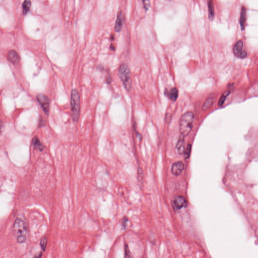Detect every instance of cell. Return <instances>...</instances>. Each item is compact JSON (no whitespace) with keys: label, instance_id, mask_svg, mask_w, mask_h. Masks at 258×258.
Masks as SVG:
<instances>
[{"label":"cell","instance_id":"cell-1","mask_svg":"<svg viewBox=\"0 0 258 258\" xmlns=\"http://www.w3.org/2000/svg\"><path fill=\"white\" fill-rule=\"evenodd\" d=\"M13 230L18 243H23L27 240L28 228L23 220L20 218H16L14 223Z\"/></svg>","mask_w":258,"mask_h":258},{"label":"cell","instance_id":"cell-2","mask_svg":"<svg viewBox=\"0 0 258 258\" xmlns=\"http://www.w3.org/2000/svg\"><path fill=\"white\" fill-rule=\"evenodd\" d=\"M194 121V114L192 112L184 113L179 121V131L181 135L188 136L193 128Z\"/></svg>","mask_w":258,"mask_h":258},{"label":"cell","instance_id":"cell-3","mask_svg":"<svg viewBox=\"0 0 258 258\" xmlns=\"http://www.w3.org/2000/svg\"><path fill=\"white\" fill-rule=\"evenodd\" d=\"M71 106L73 120L77 122L79 120L80 112V99L79 92L76 89H72L71 93Z\"/></svg>","mask_w":258,"mask_h":258},{"label":"cell","instance_id":"cell-4","mask_svg":"<svg viewBox=\"0 0 258 258\" xmlns=\"http://www.w3.org/2000/svg\"><path fill=\"white\" fill-rule=\"evenodd\" d=\"M119 76L126 90H130L132 86L131 72L127 65L122 64L120 66L119 69Z\"/></svg>","mask_w":258,"mask_h":258},{"label":"cell","instance_id":"cell-5","mask_svg":"<svg viewBox=\"0 0 258 258\" xmlns=\"http://www.w3.org/2000/svg\"><path fill=\"white\" fill-rule=\"evenodd\" d=\"M36 100L44 112L48 116L50 112V100L47 96L42 94H39L36 96Z\"/></svg>","mask_w":258,"mask_h":258},{"label":"cell","instance_id":"cell-6","mask_svg":"<svg viewBox=\"0 0 258 258\" xmlns=\"http://www.w3.org/2000/svg\"><path fill=\"white\" fill-rule=\"evenodd\" d=\"M243 42L241 40H239L233 47V53L235 55L239 58L243 59L247 57V52L243 50Z\"/></svg>","mask_w":258,"mask_h":258},{"label":"cell","instance_id":"cell-7","mask_svg":"<svg viewBox=\"0 0 258 258\" xmlns=\"http://www.w3.org/2000/svg\"><path fill=\"white\" fill-rule=\"evenodd\" d=\"M188 202L184 197L179 196L174 198L173 202V207L176 210L181 209V208L186 207Z\"/></svg>","mask_w":258,"mask_h":258},{"label":"cell","instance_id":"cell-8","mask_svg":"<svg viewBox=\"0 0 258 258\" xmlns=\"http://www.w3.org/2000/svg\"><path fill=\"white\" fill-rule=\"evenodd\" d=\"M184 168V164L181 161L175 163L171 166V173L175 176H179L183 173Z\"/></svg>","mask_w":258,"mask_h":258},{"label":"cell","instance_id":"cell-9","mask_svg":"<svg viewBox=\"0 0 258 258\" xmlns=\"http://www.w3.org/2000/svg\"><path fill=\"white\" fill-rule=\"evenodd\" d=\"M8 60L13 65L18 64L20 62V58L17 52L12 50L9 51L7 55Z\"/></svg>","mask_w":258,"mask_h":258},{"label":"cell","instance_id":"cell-10","mask_svg":"<svg viewBox=\"0 0 258 258\" xmlns=\"http://www.w3.org/2000/svg\"><path fill=\"white\" fill-rule=\"evenodd\" d=\"M123 22L124 15L122 11H120L117 14V18L114 25V30L116 32H120L122 30Z\"/></svg>","mask_w":258,"mask_h":258},{"label":"cell","instance_id":"cell-11","mask_svg":"<svg viewBox=\"0 0 258 258\" xmlns=\"http://www.w3.org/2000/svg\"><path fill=\"white\" fill-rule=\"evenodd\" d=\"M215 98V96L214 94H212V95H210L206 99V101H205L204 103L203 104V107H202V109H203V111H207V109H209L210 107H211V106H212L213 103H214Z\"/></svg>","mask_w":258,"mask_h":258},{"label":"cell","instance_id":"cell-12","mask_svg":"<svg viewBox=\"0 0 258 258\" xmlns=\"http://www.w3.org/2000/svg\"><path fill=\"white\" fill-rule=\"evenodd\" d=\"M176 150L179 154H183L184 153L185 150L184 147V136L181 135L179 138L178 143L176 146Z\"/></svg>","mask_w":258,"mask_h":258},{"label":"cell","instance_id":"cell-13","mask_svg":"<svg viewBox=\"0 0 258 258\" xmlns=\"http://www.w3.org/2000/svg\"><path fill=\"white\" fill-rule=\"evenodd\" d=\"M165 94L169 97V99L175 101L178 98L179 91L176 88H173L170 91L165 90Z\"/></svg>","mask_w":258,"mask_h":258},{"label":"cell","instance_id":"cell-14","mask_svg":"<svg viewBox=\"0 0 258 258\" xmlns=\"http://www.w3.org/2000/svg\"><path fill=\"white\" fill-rule=\"evenodd\" d=\"M208 14L210 20H212L214 17V6L212 0L208 1Z\"/></svg>","mask_w":258,"mask_h":258},{"label":"cell","instance_id":"cell-15","mask_svg":"<svg viewBox=\"0 0 258 258\" xmlns=\"http://www.w3.org/2000/svg\"><path fill=\"white\" fill-rule=\"evenodd\" d=\"M246 18V9L245 7H243L241 8V17H240V24L241 26V30L245 29Z\"/></svg>","mask_w":258,"mask_h":258},{"label":"cell","instance_id":"cell-16","mask_svg":"<svg viewBox=\"0 0 258 258\" xmlns=\"http://www.w3.org/2000/svg\"><path fill=\"white\" fill-rule=\"evenodd\" d=\"M32 144L33 146L39 151H42L44 149V146L42 143L40 142L39 138L37 137H34L32 140Z\"/></svg>","mask_w":258,"mask_h":258},{"label":"cell","instance_id":"cell-17","mask_svg":"<svg viewBox=\"0 0 258 258\" xmlns=\"http://www.w3.org/2000/svg\"><path fill=\"white\" fill-rule=\"evenodd\" d=\"M230 93H231V90H227L225 91L223 94H222L221 97H220L219 100L218 101V106L219 107H221L223 106L227 97H228L229 95L230 94Z\"/></svg>","mask_w":258,"mask_h":258},{"label":"cell","instance_id":"cell-18","mask_svg":"<svg viewBox=\"0 0 258 258\" xmlns=\"http://www.w3.org/2000/svg\"><path fill=\"white\" fill-rule=\"evenodd\" d=\"M31 6V2L30 0H24L22 4V9H23V13L24 15H26L30 10Z\"/></svg>","mask_w":258,"mask_h":258},{"label":"cell","instance_id":"cell-19","mask_svg":"<svg viewBox=\"0 0 258 258\" xmlns=\"http://www.w3.org/2000/svg\"><path fill=\"white\" fill-rule=\"evenodd\" d=\"M192 146L190 144H189L186 148L185 149L184 152V157L186 159H188L189 157L191 152Z\"/></svg>","mask_w":258,"mask_h":258},{"label":"cell","instance_id":"cell-20","mask_svg":"<svg viewBox=\"0 0 258 258\" xmlns=\"http://www.w3.org/2000/svg\"><path fill=\"white\" fill-rule=\"evenodd\" d=\"M142 2L144 10L147 11L150 7V2L149 0H141Z\"/></svg>","mask_w":258,"mask_h":258},{"label":"cell","instance_id":"cell-21","mask_svg":"<svg viewBox=\"0 0 258 258\" xmlns=\"http://www.w3.org/2000/svg\"><path fill=\"white\" fill-rule=\"evenodd\" d=\"M47 239L46 238V237H44V238H42L40 242L41 248H42L43 251H45V248H46V246H47Z\"/></svg>","mask_w":258,"mask_h":258},{"label":"cell","instance_id":"cell-22","mask_svg":"<svg viewBox=\"0 0 258 258\" xmlns=\"http://www.w3.org/2000/svg\"><path fill=\"white\" fill-rule=\"evenodd\" d=\"M111 49H112V50H114V46H112V45H111Z\"/></svg>","mask_w":258,"mask_h":258}]
</instances>
